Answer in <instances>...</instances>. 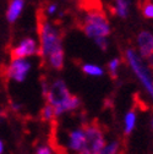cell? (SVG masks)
I'll return each mask as SVG.
<instances>
[{
    "label": "cell",
    "mask_w": 153,
    "mask_h": 154,
    "mask_svg": "<svg viewBox=\"0 0 153 154\" xmlns=\"http://www.w3.org/2000/svg\"><path fill=\"white\" fill-rule=\"evenodd\" d=\"M85 128H86V142L80 154H98L107 143L102 130L95 125H87Z\"/></svg>",
    "instance_id": "obj_6"
},
{
    "label": "cell",
    "mask_w": 153,
    "mask_h": 154,
    "mask_svg": "<svg viewBox=\"0 0 153 154\" xmlns=\"http://www.w3.org/2000/svg\"><path fill=\"white\" fill-rule=\"evenodd\" d=\"M42 89L47 103L54 106L56 116L77 110L81 105L80 98L70 93L65 81L63 80H55L50 85L43 83Z\"/></svg>",
    "instance_id": "obj_1"
},
{
    "label": "cell",
    "mask_w": 153,
    "mask_h": 154,
    "mask_svg": "<svg viewBox=\"0 0 153 154\" xmlns=\"http://www.w3.org/2000/svg\"><path fill=\"white\" fill-rule=\"evenodd\" d=\"M114 12L119 17L126 18L129 15V3L127 0H114Z\"/></svg>",
    "instance_id": "obj_13"
},
{
    "label": "cell",
    "mask_w": 153,
    "mask_h": 154,
    "mask_svg": "<svg viewBox=\"0 0 153 154\" xmlns=\"http://www.w3.org/2000/svg\"><path fill=\"white\" fill-rule=\"evenodd\" d=\"M82 71L87 76L91 77H102L104 75V69L97 64H83L82 65Z\"/></svg>",
    "instance_id": "obj_12"
},
{
    "label": "cell",
    "mask_w": 153,
    "mask_h": 154,
    "mask_svg": "<svg viewBox=\"0 0 153 154\" xmlns=\"http://www.w3.org/2000/svg\"><path fill=\"white\" fill-rule=\"evenodd\" d=\"M137 53L146 59L153 53V33L149 31H142L137 35Z\"/></svg>",
    "instance_id": "obj_9"
},
{
    "label": "cell",
    "mask_w": 153,
    "mask_h": 154,
    "mask_svg": "<svg viewBox=\"0 0 153 154\" xmlns=\"http://www.w3.org/2000/svg\"><path fill=\"white\" fill-rule=\"evenodd\" d=\"M36 154H53V149L48 144H41L36 148Z\"/></svg>",
    "instance_id": "obj_19"
},
{
    "label": "cell",
    "mask_w": 153,
    "mask_h": 154,
    "mask_svg": "<svg viewBox=\"0 0 153 154\" xmlns=\"http://www.w3.org/2000/svg\"><path fill=\"white\" fill-rule=\"evenodd\" d=\"M5 150V146H4V142L2 141V138H0V154H3Z\"/></svg>",
    "instance_id": "obj_22"
},
{
    "label": "cell",
    "mask_w": 153,
    "mask_h": 154,
    "mask_svg": "<svg viewBox=\"0 0 153 154\" xmlns=\"http://www.w3.org/2000/svg\"><path fill=\"white\" fill-rule=\"evenodd\" d=\"M38 33H39V55L44 60L52 55L64 53L60 32L52 22L47 20L45 15L39 16Z\"/></svg>",
    "instance_id": "obj_2"
},
{
    "label": "cell",
    "mask_w": 153,
    "mask_h": 154,
    "mask_svg": "<svg viewBox=\"0 0 153 154\" xmlns=\"http://www.w3.org/2000/svg\"><path fill=\"white\" fill-rule=\"evenodd\" d=\"M142 15L146 18H153V3L151 0H146V2L142 3Z\"/></svg>",
    "instance_id": "obj_17"
},
{
    "label": "cell",
    "mask_w": 153,
    "mask_h": 154,
    "mask_svg": "<svg viewBox=\"0 0 153 154\" xmlns=\"http://www.w3.org/2000/svg\"><path fill=\"white\" fill-rule=\"evenodd\" d=\"M120 150V144L118 141H111L109 143H105V146L101 149L98 154H118Z\"/></svg>",
    "instance_id": "obj_16"
},
{
    "label": "cell",
    "mask_w": 153,
    "mask_h": 154,
    "mask_svg": "<svg viewBox=\"0 0 153 154\" xmlns=\"http://www.w3.org/2000/svg\"><path fill=\"white\" fill-rule=\"evenodd\" d=\"M125 60L142 86L143 91L148 94L151 99H153V75L146 60L135 49H127L125 51Z\"/></svg>",
    "instance_id": "obj_3"
},
{
    "label": "cell",
    "mask_w": 153,
    "mask_h": 154,
    "mask_svg": "<svg viewBox=\"0 0 153 154\" xmlns=\"http://www.w3.org/2000/svg\"><path fill=\"white\" fill-rule=\"evenodd\" d=\"M41 116H42V119H43L44 121H53V120L56 118L54 106H53L52 104L47 103V104L43 106L42 111H41Z\"/></svg>",
    "instance_id": "obj_15"
},
{
    "label": "cell",
    "mask_w": 153,
    "mask_h": 154,
    "mask_svg": "<svg viewBox=\"0 0 153 154\" xmlns=\"http://www.w3.org/2000/svg\"><path fill=\"white\" fill-rule=\"evenodd\" d=\"M137 124V115L133 110H130L125 114L124 116V132L126 134H130L136 127Z\"/></svg>",
    "instance_id": "obj_11"
},
{
    "label": "cell",
    "mask_w": 153,
    "mask_h": 154,
    "mask_svg": "<svg viewBox=\"0 0 153 154\" xmlns=\"http://www.w3.org/2000/svg\"><path fill=\"white\" fill-rule=\"evenodd\" d=\"M82 29L85 34L92 39L108 37L110 34V25L107 20V16L99 8L87 9L82 22Z\"/></svg>",
    "instance_id": "obj_4"
},
{
    "label": "cell",
    "mask_w": 153,
    "mask_h": 154,
    "mask_svg": "<svg viewBox=\"0 0 153 154\" xmlns=\"http://www.w3.org/2000/svg\"><path fill=\"white\" fill-rule=\"evenodd\" d=\"M39 54V43L34 38L27 37L11 49V57H28Z\"/></svg>",
    "instance_id": "obj_8"
},
{
    "label": "cell",
    "mask_w": 153,
    "mask_h": 154,
    "mask_svg": "<svg viewBox=\"0 0 153 154\" xmlns=\"http://www.w3.org/2000/svg\"><path fill=\"white\" fill-rule=\"evenodd\" d=\"M120 66H121V60L119 59V57H113L111 60H109V63H108V65H107V69H108L109 75L113 77V79L118 77Z\"/></svg>",
    "instance_id": "obj_14"
},
{
    "label": "cell",
    "mask_w": 153,
    "mask_h": 154,
    "mask_svg": "<svg viewBox=\"0 0 153 154\" xmlns=\"http://www.w3.org/2000/svg\"><path fill=\"white\" fill-rule=\"evenodd\" d=\"M151 125H152V127H153V118H152V121H151Z\"/></svg>",
    "instance_id": "obj_23"
},
{
    "label": "cell",
    "mask_w": 153,
    "mask_h": 154,
    "mask_svg": "<svg viewBox=\"0 0 153 154\" xmlns=\"http://www.w3.org/2000/svg\"><path fill=\"white\" fill-rule=\"evenodd\" d=\"M145 60H146L147 65H148V66H151V67L153 69V53H152L151 55H148V56L146 57V59H145Z\"/></svg>",
    "instance_id": "obj_21"
},
{
    "label": "cell",
    "mask_w": 153,
    "mask_h": 154,
    "mask_svg": "<svg viewBox=\"0 0 153 154\" xmlns=\"http://www.w3.org/2000/svg\"><path fill=\"white\" fill-rule=\"evenodd\" d=\"M31 69L32 64L27 57H11V61L5 69V75L9 80L16 83H22L27 80Z\"/></svg>",
    "instance_id": "obj_5"
},
{
    "label": "cell",
    "mask_w": 153,
    "mask_h": 154,
    "mask_svg": "<svg viewBox=\"0 0 153 154\" xmlns=\"http://www.w3.org/2000/svg\"><path fill=\"white\" fill-rule=\"evenodd\" d=\"M25 8V0H10L6 10V20L10 23H14L18 20Z\"/></svg>",
    "instance_id": "obj_10"
},
{
    "label": "cell",
    "mask_w": 153,
    "mask_h": 154,
    "mask_svg": "<svg viewBox=\"0 0 153 154\" xmlns=\"http://www.w3.org/2000/svg\"><path fill=\"white\" fill-rule=\"evenodd\" d=\"M56 11H58V5L56 4H49L45 8V14L49 16H53L54 14H56Z\"/></svg>",
    "instance_id": "obj_20"
},
{
    "label": "cell",
    "mask_w": 153,
    "mask_h": 154,
    "mask_svg": "<svg viewBox=\"0 0 153 154\" xmlns=\"http://www.w3.org/2000/svg\"><path fill=\"white\" fill-rule=\"evenodd\" d=\"M94 43L98 45L99 49L102 50H107L108 48V37H99V38H95Z\"/></svg>",
    "instance_id": "obj_18"
},
{
    "label": "cell",
    "mask_w": 153,
    "mask_h": 154,
    "mask_svg": "<svg viewBox=\"0 0 153 154\" xmlns=\"http://www.w3.org/2000/svg\"><path fill=\"white\" fill-rule=\"evenodd\" d=\"M86 142V128L75 127L67 132L65 137V149L69 154H80Z\"/></svg>",
    "instance_id": "obj_7"
}]
</instances>
